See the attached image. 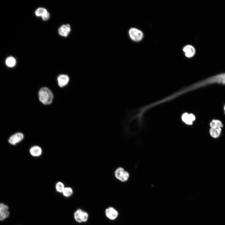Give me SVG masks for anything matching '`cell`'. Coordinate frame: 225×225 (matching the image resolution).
Here are the masks:
<instances>
[{
    "label": "cell",
    "mask_w": 225,
    "mask_h": 225,
    "mask_svg": "<svg viewBox=\"0 0 225 225\" xmlns=\"http://www.w3.org/2000/svg\"><path fill=\"white\" fill-rule=\"evenodd\" d=\"M39 99L40 101L45 105L51 104L53 98V94L48 88L43 87L38 92Z\"/></svg>",
    "instance_id": "cell-1"
},
{
    "label": "cell",
    "mask_w": 225,
    "mask_h": 225,
    "mask_svg": "<svg viewBox=\"0 0 225 225\" xmlns=\"http://www.w3.org/2000/svg\"><path fill=\"white\" fill-rule=\"evenodd\" d=\"M115 178L122 182L127 181L130 178V174L127 171L121 167L117 168L114 171Z\"/></svg>",
    "instance_id": "cell-2"
},
{
    "label": "cell",
    "mask_w": 225,
    "mask_h": 225,
    "mask_svg": "<svg viewBox=\"0 0 225 225\" xmlns=\"http://www.w3.org/2000/svg\"><path fill=\"white\" fill-rule=\"evenodd\" d=\"M215 83L225 85V73H221L213 76L206 80L203 82L202 84Z\"/></svg>",
    "instance_id": "cell-3"
},
{
    "label": "cell",
    "mask_w": 225,
    "mask_h": 225,
    "mask_svg": "<svg viewBox=\"0 0 225 225\" xmlns=\"http://www.w3.org/2000/svg\"><path fill=\"white\" fill-rule=\"evenodd\" d=\"M74 217L75 221L78 222H85L88 219V215L87 212L78 209L75 212Z\"/></svg>",
    "instance_id": "cell-4"
},
{
    "label": "cell",
    "mask_w": 225,
    "mask_h": 225,
    "mask_svg": "<svg viewBox=\"0 0 225 225\" xmlns=\"http://www.w3.org/2000/svg\"><path fill=\"white\" fill-rule=\"evenodd\" d=\"M129 34L132 40L135 42L140 41L143 37L142 32L135 28H132L130 29L129 31Z\"/></svg>",
    "instance_id": "cell-5"
},
{
    "label": "cell",
    "mask_w": 225,
    "mask_h": 225,
    "mask_svg": "<svg viewBox=\"0 0 225 225\" xmlns=\"http://www.w3.org/2000/svg\"><path fill=\"white\" fill-rule=\"evenodd\" d=\"M105 213L108 218L112 220L116 219L118 215V211L112 207L107 208L105 211Z\"/></svg>",
    "instance_id": "cell-6"
},
{
    "label": "cell",
    "mask_w": 225,
    "mask_h": 225,
    "mask_svg": "<svg viewBox=\"0 0 225 225\" xmlns=\"http://www.w3.org/2000/svg\"><path fill=\"white\" fill-rule=\"evenodd\" d=\"M8 207L2 203H0V221H2L8 218L10 214Z\"/></svg>",
    "instance_id": "cell-7"
},
{
    "label": "cell",
    "mask_w": 225,
    "mask_h": 225,
    "mask_svg": "<svg viewBox=\"0 0 225 225\" xmlns=\"http://www.w3.org/2000/svg\"><path fill=\"white\" fill-rule=\"evenodd\" d=\"M24 138V135L21 132L17 133L12 136L8 140L11 144L15 145L21 141Z\"/></svg>",
    "instance_id": "cell-8"
},
{
    "label": "cell",
    "mask_w": 225,
    "mask_h": 225,
    "mask_svg": "<svg viewBox=\"0 0 225 225\" xmlns=\"http://www.w3.org/2000/svg\"><path fill=\"white\" fill-rule=\"evenodd\" d=\"M70 25L68 24L61 26L58 29V33L61 36L67 37L71 32Z\"/></svg>",
    "instance_id": "cell-9"
},
{
    "label": "cell",
    "mask_w": 225,
    "mask_h": 225,
    "mask_svg": "<svg viewBox=\"0 0 225 225\" xmlns=\"http://www.w3.org/2000/svg\"><path fill=\"white\" fill-rule=\"evenodd\" d=\"M183 51L185 53V56L189 58L193 57L195 52L194 48L189 45L185 46L183 49Z\"/></svg>",
    "instance_id": "cell-10"
},
{
    "label": "cell",
    "mask_w": 225,
    "mask_h": 225,
    "mask_svg": "<svg viewBox=\"0 0 225 225\" xmlns=\"http://www.w3.org/2000/svg\"><path fill=\"white\" fill-rule=\"evenodd\" d=\"M58 85L60 87H62L66 85L69 81L68 76L65 74H62L58 78Z\"/></svg>",
    "instance_id": "cell-11"
},
{
    "label": "cell",
    "mask_w": 225,
    "mask_h": 225,
    "mask_svg": "<svg viewBox=\"0 0 225 225\" xmlns=\"http://www.w3.org/2000/svg\"><path fill=\"white\" fill-rule=\"evenodd\" d=\"M30 154L34 157H38L42 153V149L39 146H35L32 147L30 149Z\"/></svg>",
    "instance_id": "cell-12"
},
{
    "label": "cell",
    "mask_w": 225,
    "mask_h": 225,
    "mask_svg": "<svg viewBox=\"0 0 225 225\" xmlns=\"http://www.w3.org/2000/svg\"><path fill=\"white\" fill-rule=\"evenodd\" d=\"M221 131V128H211L209 130V133L212 138H217L220 136Z\"/></svg>",
    "instance_id": "cell-13"
},
{
    "label": "cell",
    "mask_w": 225,
    "mask_h": 225,
    "mask_svg": "<svg viewBox=\"0 0 225 225\" xmlns=\"http://www.w3.org/2000/svg\"><path fill=\"white\" fill-rule=\"evenodd\" d=\"M210 126L211 128H222L223 126L222 122L217 119L212 120L210 123Z\"/></svg>",
    "instance_id": "cell-14"
},
{
    "label": "cell",
    "mask_w": 225,
    "mask_h": 225,
    "mask_svg": "<svg viewBox=\"0 0 225 225\" xmlns=\"http://www.w3.org/2000/svg\"><path fill=\"white\" fill-rule=\"evenodd\" d=\"M48 12V11L45 8H39L35 11V15L37 17H41Z\"/></svg>",
    "instance_id": "cell-15"
},
{
    "label": "cell",
    "mask_w": 225,
    "mask_h": 225,
    "mask_svg": "<svg viewBox=\"0 0 225 225\" xmlns=\"http://www.w3.org/2000/svg\"><path fill=\"white\" fill-rule=\"evenodd\" d=\"M16 63L15 59L12 57L8 58L6 60V63L7 65L10 67L14 66Z\"/></svg>",
    "instance_id": "cell-16"
},
{
    "label": "cell",
    "mask_w": 225,
    "mask_h": 225,
    "mask_svg": "<svg viewBox=\"0 0 225 225\" xmlns=\"http://www.w3.org/2000/svg\"><path fill=\"white\" fill-rule=\"evenodd\" d=\"M62 193L64 197H69L72 195L73 190L70 187H65Z\"/></svg>",
    "instance_id": "cell-17"
},
{
    "label": "cell",
    "mask_w": 225,
    "mask_h": 225,
    "mask_svg": "<svg viewBox=\"0 0 225 225\" xmlns=\"http://www.w3.org/2000/svg\"><path fill=\"white\" fill-rule=\"evenodd\" d=\"M182 120L187 124L191 125L192 123V122L189 119V114L187 113H185L182 115Z\"/></svg>",
    "instance_id": "cell-18"
},
{
    "label": "cell",
    "mask_w": 225,
    "mask_h": 225,
    "mask_svg": "<svg viewBox=\"0 0 225 225\" xmlns=\"http://www.w3.org/2000/svg\"><path fill=\"white\" fill-rule=\"evenodd\" d=\"M65 188L64 184L62 182H58L56 184V190L59 192H62Z\"/></svg>",
    "instance_id": "cell-19"
},
{
    "label": "cell",
    "mask_w": 225,
    "mask_h": 225,
    "mask_svg": "<svg viewBox=\"0 0 225 225\" xmlns=\"http://www.w3.org/2000/svg\"><path fill=\"white\" fill-rule=\"evenodd\" d=\"M50 14L48 12L45 15L42 17V19L44 21H46L48 20L50 18Z\"/></svg>",
    "instance_id": "cell-20"
},
{
    "label": "cell",
    "mask_w": 225,
    "mask_h": 225,
    "mask_svg": "<svg viewBox=\"0 0 225 225\" xmlns=\"http://www.w3.org/2000/svg\"><path fill=\"white\" fill-rule=\"evenodd\" d=\"M189 117L190 120L192 122H193V121L195 119V116L192 114H189Z\"/></svg>",
    "instance_id": "cell-21"
},
{
    "label": "cell",
    "mask_w": 225,
    "mask_h": 225,
    "mask_svg": "<svg viewBox=\"0 0 225 225\" xmlns=\"http://www.w3.org/2000/svg\"><path fill=\"white\" fill-rule=\"evenodd\" d=\"M224 112H225V105L224 107Z\"/></svg>",
    "instance_id": "cell-22"
}]
</instances>
